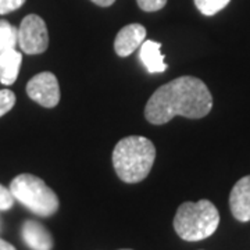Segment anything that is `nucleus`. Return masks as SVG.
I'll return each instance as SVG.
<instances>
[{"label":"nucleus","instance_id":"f257e3e1","mask_svg":"<svg viewBox=\"0 0 250 250\" xmlns=\"http://www.w3.org/2000/svg\"><path fill=\"white\" fill-rule=\"evenodd\" d=\"M213 107V96L206 83L195 77H179L160 86L146 103L145 117L154 125L168 123L175 116L203 118Z\"/></svg>","mask_w":250,"mask_h":250},{"label":"nucleus","instance_id":"f03ea898","mask_svg":"<svg viewBox=\"0 0 250 250\" xmlns=\"http://www.w3.org/2000/svg\"><path fill=\"white\" fill-rule=\"evenodd\" d=\"M156 159V147L145 136H126L113 150V166L117 175L126 184L141 182L149 175Z\"/></svg>","mask_w":250,"mask_h":250},{"label":"nucleus","instance_id":"7ed1b4c3","mask_svg":"<svg viewBox=\"0 0 250 250\" xmlns=\"http://www.w3.org/2000/svg\"><path fill=\"white\" fill-rule=\"evenodd\" d=\"M220 213L210 200L185 202L179 206L174 218V228L181 239L203 241L217 231Z\"/></svg>","mask_w":250,"mask_h":250},{"label":"nucleus","instance_id":"20e7f679","mask_svg":"<svg viewBox=\"0 0 250 250\" xmlns=\"http://www.w3.org/2000/svg\"><path fill=\"white\" fill-rule=\"evenodd\" d=\"M10 190L18 200L34 214L50 217L59 210V197L43 179L32 174H20L10 184Z\"/></svg>","mask_w":250,"mask_h":250},{"label":"nucleus","instance_id":"39448f33","mask_svg":"<svg viewBox=\"0 0 250 250\" xmlns=\"http://www.w3.org/2000/svg\"><path fill=\"white\" fill-rule=\"evenodd\" d=\"M18 45L27 54H41L49 46V34L43 18L28 14L18 27Z\"/></svg>","mask_w":250,"mask_h":250},{"label":"nucleus","instance_id":"423d86ee","mask_svg":"<svg viewBox=\"0 0 250 250\" xmlns=\"http://www.w3.org/2000/svg\"><path fill=\"white\" fill-rule=\"evenodd\" d=\"M27 93L29 98L43 107H56L60 102V86L52 72H39L28 81Z\"/></svg>","mask_w":250,"mask_h":250},{"label":"nucleus","instance_id":"0eeeda50","mask_svg":"<svg viewBox=\"0 0 250 250\" xmlns=\"http://www.w3.org/2000/svg\"><path fill=\"white\" fill-rule=\"evenodd\" d=\"M229 208L238 221H250V175L243 177L233 185L229 195Z\"/></svg>","mask_w":250,"mask_h":250},{"label":"nucleus","instance_id":"6e6552de","mask_svg":"<svg viewBox=\"0 0 250 250\" xmlns=\"http://www.w3.org/2000/svg\"><path fill=\"white\" fill-rule=\"evenodd\" d=\"M146 38V28L141 24H129L125 25L116 36L114 50L120 57H128L141 47Z\"/></svg>","mask_w":250,"mask_h":250},{"label":"nucleus","instance_id":"1a4fd4ad","mask_svg":"<svg viewBox=\"0 0 250 250\" xmlns=\"http://www.w3.org/2000/svg\"><path fill=\"white\" fill-rule=\"evenodd\" d=\"M22 239L32 250H52L53 238L45 227L38 221L27 220L22 224Z\"/></svg>","mask_w":250,"mask_h":250},{"label":"nucleus","instance_id":"9d476101","mask_svg":"<svg viewBox=\"0 0 250 250\" xmlns=\"http://www.w3.org/2000/svg\"><path fill=\"white\" fill-rule=\"evenodd\" d=\"M139 59L150 74H159L167 70L164 54L161 53V43L154 41H143L139 49Z\"/></svg>","mask_w":250,"mask_h":250},{"label":"nucleus","instance_id":"9b49d317","mask_svg":"<svg viewBox=\"0 0 250 250\" xmlns=\"http://www.w3.org/2000/svg\"><path fill=\"white\" fill-rule=\"evenodd\" d=\"M22 54L16 49H9L0 53V82L6 86L13 85L18 78Z\"/></svg>","mask_w":250,"mask_h":250},{"label":"nucleus","instance_id":"f8f14e48","mask_svg":"<svg viewBox=\"0 0 250 250\" xmlns=\"http://www.w3.org/2000/svg\"><path fill=\"white\" fill-rule=\"evenodd\" d=\"M18 43V29L9 21L0 20V53L9 49H16Z\"/></svg>","mask_w":250,"mask_h":250},{"label":"nucleus","instance_id":"ddd939ff","mask_svg":"<svg viewBox=\"0 0 250 250\" xmlns=\"http://www.w3.org/2000/svg\"><path fill=\"white\" fill-rule=\"evenodd\" d=\"M197 10L207 17H211L228 6L231 0H193Z\"/></svg>","mask_w":250,"mask_h":250},{"label":"nucleus","instance_id":"4468645a","mask_svg":"<svg viewBox=\"0 0 250 250\" xmlns=\"http://www.w3.org/2000/svg\"><path fill=\"white\" fill-rule=\"evenodd\" d=\"M16 104V95L14 92L9 89L0 90V117H3L6 113H9Z\"/></svg>","mask_w":250,"mask_h":250},{"label":"nucleus","instance_id":"2eb2a0df","mask_svg":"<svg viewBox=\"0 0 250 250\" xmlns=\"http://www.w3.org/2000/svg\"><path fill=\"white\" fill-rule=\"evenodd\" d=\"M14 200L16 199L13 196L11 190L0 184V210L1 211L10 210L13 207V205H14Z\"/></svg>","mask_w":250,"mask_h":250},{"label":"nucleus","instance_id":"dca6fc26","mask_svg":"<svg viewBox=\"0 0 250 250\" xmlns=\"http://www.w3.org/2000/svg\"><path fill=\"white\" fill-rule=\"evenodd\" d=\"M136 3L143 11L154 13L163 9L167 4V0H136Z\"/></svg>","mask_w":250,"mask_h":250},{"label":"nucleus","instance_id":"f3484780","mask_svg":"<svg viewBox=\"0 0 250 250\" xmlns=\"http://www.w3.org/2000/svg\"><path fill=\"white\" fill-rule=\"evenodd\" d=\"M27 0H0V14H9L18 10Z\"/></svg>","mask_w":250,"mask_h":250},{"label":"nucleus","instance_id":"a211bd4d","mask_svg":"<svg viewBox=\"0 0 250 250\" xmlns=\"http://www.w3.org/2000/svg\"><path fill=\"white\" fill-rule=\"evenodd\" d=\"M90 1H93L95 4H98L100 7H108V6H111L116 0H90Z\"/></svg>","mask_w":250,"mask_h":250},{"label":"nucleus","instance_id":"6ab92c4d","mask_svg":"<svg viewBox=\"0 0 250 250\" xmlns=\"http://www.w3.org/2000/svg\"><path fill=\"white\" fill-rule=\"evenodd\" d=\"M0 250H17L11 243L6 242L4 239H0Z\"/></svg>","mask_w":250,"mask_h":250},{"label":"nucleus","instance_id":"aec40b11","mask_svg":"<svg viewBox=\"0 0 250 250\" xmlns=\"http://www.w3.org/2000/svg\"><path fill=\"white\" fill-rule=\"evenodd\" d=\"M0 231H1V223H0Z\"/></svg>","mask_w":250,"mask_h":250},{"label":"nucleus","instance_id":"412c9836","mask_svg":"<svg viewBox=\"0 0 250 250\" xmlns=\"http://www.w3.org/2000/svg\"><path fill=\"white\" fill-rule=\"evenodd\" d=\"M121 250H131V249H121Z\"/></svg>","mask_w":250,"mask_h":250}]
</instances>
